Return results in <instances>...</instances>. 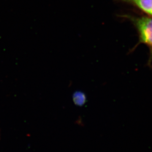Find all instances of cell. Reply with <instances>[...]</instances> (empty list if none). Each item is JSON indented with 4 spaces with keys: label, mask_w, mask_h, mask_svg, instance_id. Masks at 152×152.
Returning a JSON list of instances; mask_svg holds the SVG:
<instances>
[{
    "label": "cell",
    "mask_w": 152,
    "mask_h": 152,
    "mask_svg": "<svg viewBox=\"0 0 152 152\" xmlns=\"http://www.w3.org/2000/svg\"><path fill=\"white\" fill-rule=\"evenodd\" d=\"M72 99L75 104L79 106L84 105L87 101L86 94L81 91L75 92L73 94Z\"/></svg>",
    "instance_id": "3957f363"
},
{
    "label": "cell",
    "mask_w": 152,
    "mask_h": 152,
    "mask_svg": "<svg viewBox=\"0 0 152 152\" xmlns=\"http://www.w3.org/2000/svg\"><path fill=\"white\" fill-rule=\"evenodd\" d=\"M135 6L147 15L152 16V0H119Z\"/></svg>",
    "instance_id": "7a4b0ae2"
},
{
    "label": "cell",
    "mask_w": 152,
    "mask_h": 152,
    "mask_svg": "<svg viewBox=\"0 0 152 152\" xmlns=\"http://www.w3.org/2000/svg\"><path fill=\"white\" fill-rule=\"evenodd\" d=\"M133 23L139 34V43H144L149 48L150 57L149 62L152 60V18L147 16L124 15Z\"/></svg>",
    "instance_id": "6da1fadb"
}]
</instances>
